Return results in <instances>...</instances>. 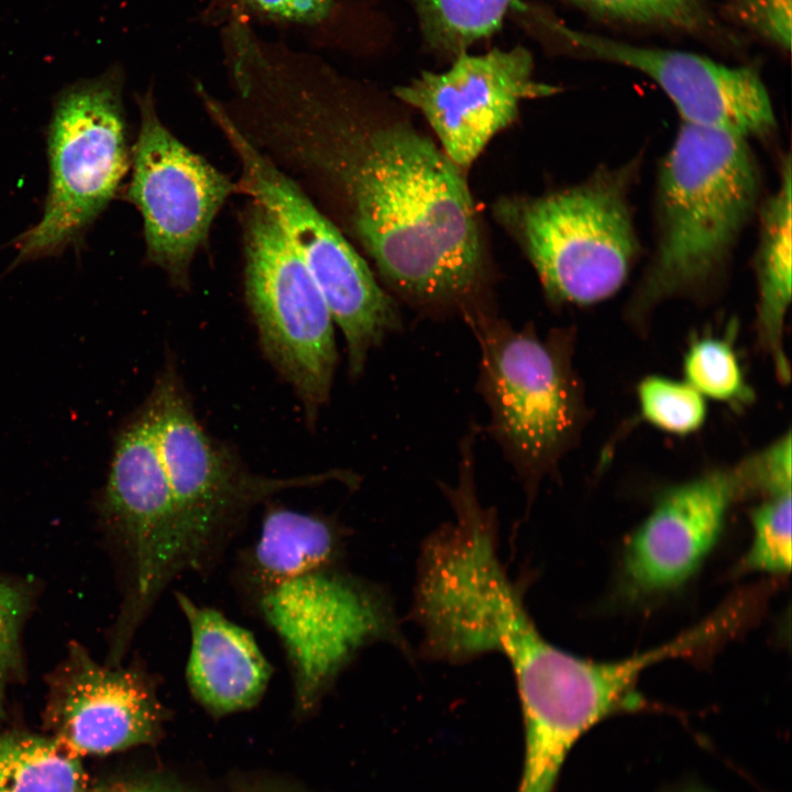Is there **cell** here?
<instances>
[{
  "instance_id": "1",
  "label": "cell",
  "mask_w": 792,
  "mask_h": 792,
  "mask_svg": "<svg viewBox=\"0 0 792 792\" xmlns=\"http://www.w3.org/2000/svg\"><path fill=\"white\" fill-rule=\"evenodd\" d=\"M264 101L268 127L342 194L355 235L391 286L427 307L475 294L476 209L461 169L428 136L321 97L289 69Z\"/></svg>"
},
{
  "instance_id": "2",
  "label": "cell",
  "mask_w": 792,
  "mask_h": 792,
  "mask_svg": "<svg viewBox=\"0 0 792 792\" xmlns=\"http://www.w3.org/2000/svg\"><path fill=\"white\" fill-rule=\"evenodd\" d=\"M747 141L681 122L657 177L656 245L635 308L701 294L725 273L759 209L761 175Z\"/></svg>"
},
{
  "instance_id": "3",
  "label": "cell",
  "mask_w": 792,
  "mask_h": 792,
  "mask_svg": "<svg viewBox=\"0 0 792 792\" xmlns=\"http://www.w3.org/2000/svg\"><path fill=\"white\" fill-rule=\"evenodd\" d=\"M636 162L501 208L550 299L591 305L613 296L639 255L629 201Z\"/></svg>"
},
{
  "instance_id": "4",
  "label": "cell",
  "mask_w": 792,
  "mask_h": 792,
  "mask_svg": "<svg viewBox=\"0 0 792 792\" xmlns=\"http://www.w3.org/2000/svg\"><path fill=\"white\" fill-rule=\"evenodd\" d=\"M157 441L182 536L186 573L207 575L221 562L251 510L283 491L348 481L330 471L294 477L251 472L229 446L199 424L174 367L162 374L150 397Z\"/></svg>"
},
{
  "instance_id": "5",
  "label": "cell",
  "mask_w": 792,
  "mask_h": 792,
  "mask_svg": "<svg viewBox=\"0 0 792 792\" xmlns=\"http://www.w3.org/2000/svg\"><path fill=\"white\" fill-rule=\"evenodd\" d=\"M464 315L481 350L479 388L491 410L490 431L532 486L571 443L580 422L579 388L558 336L472 308Z\"/></svg>"
},
{
  "instance_id": "6",
  "label": "cell",
  "mask_w": 792,
  "mask_h": 792,
  "mask_svg": "<svg viewBox=\"0 0 792 792\" xmlns=\"http://www.w3.org/2000/svg\"><path fill=\"white\" fill-rule=\"evenodd\" d=\"M201 97L238 154L248 193L272 215L320 288L345 338L350 374H361L369 352L400 326L394 301L305 193L253 144L222 106L204 92Z\"/></svg>"
},
{
  "instance_id": "7",
  "label": "cell",
  "mask_w": 792,
  "mask_h": 792,
  "mask_svg": "<svg viewBox=\"0 0 792 792\" xmlns=\"http://www.w3.org/2000/svg\"><path fill=\"white\" fill-rule=\"evenodd\" d=\"M240 597L282 645L297 717L314 713L355 653L388 632L378 600L337 563L287 574Z\"/></svg>"
},
{
  "instance_id": "8",
  "label": "cell",
  "mask_w": 792,
  "mask_h": 792,
  "mask_svg": "<svg viewBox=\"0 0 792 792\" xmlns=\"http://www.w3.org/2000/svg\"><path fill=\"white\" fill-rule=\"evenodd\" d=\"M245 221L244 292L265 356L314 422L337 364L333 320L314 276L258 202Z\"/></svg>"
},
{
  "instance_id": "9",
  "label": "cell",
  "mask_w": 792,
  "mask_h": 792,
  "mask_svg": "<svg viewBox=\"0 0 792 792\" xmlns=\"http://www.w3.org/2000/svg\"><path fill=\"white\" fill-rule=\"evenodd\" d=\"M50 190L43 217L18 242V262L74 241L114 196L128 168L121 78L110 70L66 89L48 138Z\"/></svg>"
},
{
  "instance_id": "10",
  "label": "cell",
  "mask_w": 792,
  "mask_h": 792,
  "mask_svg": "<svg viewBox=\"0 0 792 792\" xmlns=\"http://www.w3.org/2000/svg\"><path fill=\"white\" fill-rule=\"evenodd\" d=\"M139 108L128 196L143 219L148 260L185 288L194 255L234 185L164 125L150 92L139 97Z\"/></svg>"
},
{
  "instance_id": "11",
  "label": "cell",
  "mask_w": 792,
  "mask_h": 792,
  "mask_svg": "<svg viewBox=\"0 0 792 792\" xmlns=\"http://www.w3.org/2000/svg\"><path fill=\"white\" fill-rule=\"evenodd\" d=\"M46 684L44 728L80 758L153 744L169 715L158 695V676L141 660L99 663L75 641Z\"/></svg>"
},
{
  "instance_id": "12",
  "label": "cell",
  "mask_w": 792,
  "mask_h": 792,
  "mask_svg": "<svg viewBox=\"0 0 792 792\" xmlns=\"http://www.w3.org/2000/svg\"><path fill=\"white\" fill-rule=\"evenodd\" d=\"M684 651L681 638L616 662H593L562 650L541 686L520 701L526 755L518 792H551L576 740L610 714L637 708L640 673Z\"/></svg>"
},
{
  "instance_id": "13",
  "label": "cell",
  "mask_w": 792,
  "mask_h": 792,
  "mask_svg": "<svg viewBox=\"0 0 792 792\" xmlns=\"http://www.w3.org/2000/svg\"><path fill=\"white\" fill-rule=\"evenodd\" d=\"M532 69L531 55L521 46L483 55L465 51L446 72H424L395 95L421 112L444 154L462 169L515 121L522 100L558 91L536 81Z\"/></svg>"
},
{
  "instance_id": "14",
  "label": "cell",
  "mask_w": 792,
  "mask_h": 792,
  "mask_svg": "<svg viewBox=\"0 0 792 792\" xmlns=\"http://www.w3.org/2000/svg\"><path fill=\"white\" fill-rule=\"evenodd\" d=\"M559 31L584 53L648 76L683 123L746 140L768 136L776 129L770 96L749 66H727L689 52L636 46L566 28Z\"/></svg>"
},
{
  "instance_id": "15",
  "label": "cell",
  "mask_w": 792,
  "mask_h": 792,
  "mask_svg": "<svg viewBox=\"0 0 792 792\" xmlns=\"http://www.w3.org/2000/svg\"><path fill=\"white\" fill-rule=\"evenodd\" d=\"M745 493L749 492L739 466L667 492L626 546L627 588L651 595L684 583L718 539L730 504Z\"/></svg>"
},
{
  "instance_id": "16",
  "label": "cell",
  "mask_w": 792,
  "mask_h": 792,
  "mask_svg": "<svg viewBox=\"0 0 792 792\" xmlns=\"http://www.w3.org/2000/svg\"><path fill=\"white\" fill-rule=\"evenodd\" d=\"M174 597L190 632L185 679L194 700L215 717L258 704L274 668L253 634L183 592Z\"/></svg>"
},
{
  "instance_id": "17",
  "label": "cell",
  "mask_w": 792,
  "mask_h": 792,
  "mask_svg": "<svg viewBox=\"0 0 792 792\" xmlns=\"http://www.w3.org/2000/svg\"><path fill=\"white\" fill-rule=\"evenodd\" d=\"M342 537L333 519L268 504L257 538L239 554L233 570L239 595L304 569L337 563Z\"/></svg>"
},
{
  "instance_id": "18",
  "label": "cell",
  "mask_w": 792,
  "mask_h": 792,
  "mask_svg": "<svg viewBox=\"0 0 792 792\" xmlns=\"http://www.w3.org/2000/svg\"><path fill=\"white\" fill-rule=\"evenodd\" d=\"M791 157L782 160L779 185L759 207V234L755 255L758 289V330L771 354L779 378L790 380L783 349V326L791 302L792 175Z\"/></svg>"
},
{
  "instance_id": "19",
  "label": "cell",
  "mask_w": 792,
  "mask_h": 792,
  "mask_svg": "<svg viewBox=\"0 0 792 792\" xmlns=\"http://www.w3.org/2000/svg\"><path fill=\"white\" fill-rule=\"evenodd\" d=\"M81 758L50 735L0 728V792H88Z\"/></svg>"
},
{
  "instance_id": "20",
  "label": "cell",
  "mask_w": 792,
  "mask_h": 792,
  "mask_svg": "<svg viewBox=\"0 0 792 792\" xmlns=\"http://www.w3.org/2000/svg\"><path fill=\"white\" fill-rule=\"evenodd\" d=\"M424 33L437 48L458 55L497 31L521 0H416Z\"/></svg>"
},
{
  "instance_id": "21",
  "label": "cell",
  "mask_w": 792,
  "mask_h": 792,
  "mask_svg": "<svg viewBox=\"0 0 792 792\" xmlns=\"http://www.w3.org/2000/svg\"><path fill=\"white\" fill-rule=\"evenodd\" d=\"M686 383L701 395L724 402H747L751 397L732 345L721 339L694 342L684 358Z\"/></svg>"
},
{
  "instance_id": "22",
  "label": "cell",
  "mask_w": 792,
  "mask_h": 792,
  "mask_svg": "<svg viewBox=\"0 0 792 792\" xmlns=\"http://www.w3.org/2000/svg\"><path fill=\"white\" fill-rule=\"evenodd\" d=\"M641 414L650 424L676 435L697 430L706 418V404L688 383L649 376L638 386Z\"/></svg>"
},
{
  "instance_id": "23",
  "label": "cell",
  "mask_w": 792,
  "mask_h": 792,
  "mask_svg": "<svg viewBox=\"0 0 792 792\" xmlns=\"http://www.w3.org/2000/svg\"><path fill=\"white\" fill-rule=\"evenodd\" d=\"M754 541L741 569L788 573L791 569V491L768 496L751 512Z\"/></svg>"
},
{
  "instance_id": "24",
  "label": "cell",
  "mask_w": 792,
  "mask_h": 792,
  "mask_svg": "<svg viewBox=\"0 0 792 792\" xmlns=\"http://www.w3.org/2000/svg\"><path fill=\"white\" fill-rule=\"evenodd\" d=\"M34 598L29 582L0 576V721L7 714L8 688L25 678L21 636Z\"/></svg>"
},
{
  "instance_id": "25",
  "label": "cell",
  "mask_w": 792,
  "mask_h": 792,
  "mask_svg": "<svg viewBox=\"0 0 792 792\" xmlns=\"http://www.w3.org/2000/svg\"><path fill=\"white\" fill-rule=\"evenodd\" d=\"M608 18L644 24H658L683 30L705 25L702 0H570Z\"/></svg>"
},
{
  "instance_id": "26",
  "label": "cell",
  "mask_w": 792,
  "mask_h": 792,
  "mask_svg": "<svg viewBox=\"0 0 792 792\" xmlns=\"http://www.w3.org/2000/svg\"><path fill=\"white\" fill-rule=\"evenodd\" d=\"M744 25L783 50L791 45V0H727Z\"/></svg>"
},
{
  "instance_id": "27",
  "label": "cell",
  "mask_w": 792,
  "mask_h": 792,
  "mask_svg": "<svg viewBox=\"0 0 792 792\" xmlns=\"http://www.w3.org/2000/svg\"><path fill=\"white\" fill-rule=\"evenodd\" d=\"M252 9L266 15L296 22H318L324 19L331 0H243Z\"/></svg>"
},
{
  "instance_id": "28",
  "label": "cell",
  "mask_w": 792,
  "mask_h": 792,
  "mask_svg": "<svg viewBox=\"0 0 792 792\" xmlns=\"http://www.w3.org/2000/svg\"><path fill=\"white\" fill-rule=\"evenodd\" d=\"M88 792H185L174 785L146 778H108L91 782Z\"/></svg>"
},
{
  "instance_id": "29",
  "label": "cell",
  "mask_w": 792,
  "mask_h": 792,
  "mask_svg": "<svg viewBox=\"0 0 792 792\" xmlns=\"http://www.w3.org/2000/svg\"><path fill=\"white\" fill-rule=\"evenodd\" d=\"M235 792H295L280 785L274 784H252L238 789Z\"/></svg>"
},
{
  "instance_id": "30",
  "label": "cell",
  "mask_w": 792,
  "mask_h": 792,
  "mask_svg": "<svg viewBox=\"0 0 792 792\" xmlns=\"http://www.w3.org/2000/svg\"><path fill=\"white\" fill-rule=\"evenodd\" d=\"M683 792H706V791H704V790H697V789H692V790H685V791H683Z\"/></svg>"
}]
</instances>
